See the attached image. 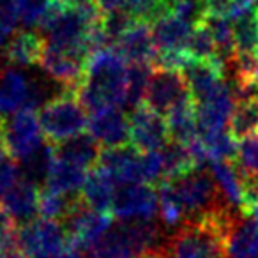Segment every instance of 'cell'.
I'll list each match as a JSON object with an SVG mask.
<instances>
[{
    "instance_id": "obj_36",
    "label": "cell",
    "mask_w": 258,
    "mask_h": 258,
    "mask_svg": "<svg viewBox=\"0 0 258 258\" xmlns=\"http://www.w3.org/2000/svg\"><path fill=\"white\" fill-rule=\"evenodd\" d=\"M97 11L99 15H110L115 11H129L131 0H96Z\"/></svg>"
},
{
    "instance_id": "obj_20",
    "label": "cell",
    "mask_w": 258,
    "mask_h": 258,
    "mask_svg": "<svg viewBox=\"0 0 258 258\" xmlns=\"http://www.w3.org/2000/svg\"><path fill=\"white\" fill-rule=\"evenodd\" d=\"M44 48V37L34 30H20L2 48V58L11 68H30L39 64Z\"/></svg>"
},
{
    "instance_id": "obj_16",
    "label": "cell",
    "mask_w": 258,
    "mask_h": 258,
    "mask_svg": "<svg viewBox=\"0 0 258 258\" xmlns=\"http://www.w3.org/2000/svg\"><path fill=\"white\" fill-rule=\"evenodd\" d=\"M180 73L186 78L195 104L211 99L226 87L225 73L218 62L187 60V64Z\"/></svg>"
},
{
    "instance_id": "obj_26",
    "label": "cell",
    "mask_w": 258,
    "mask_h": 258,
    "mask_svg": "<svg viewBox=\"0 0 258 258\" xmlns=\"http://www.w3.org/2000/svg\"><path fill=\"white\" fill-rule=\"evenodd\" d=\"M228 131L235 140H246L258 133V97L246 96L235 101Z\"/></svg>"
},
{
    "instance_id": "obj_18",
    "label": "cell",
    "mask_w": 258,
    "mask_h": 258,
    "mask_svg": "<svg viewBox=\"0 0 258 258\" xmlns=\"http://www.w3.org/2000/svg\"><path fill=\"white\" fill-rule=\"evenodd\" d=\"M87 129L90 137L103 149L131 145L129 144V117L118 108L92 113Z\"/></svg>"
},
{
    "instance_id": "obj_11",
    "label": "cell",
    "mask_w": 258,
    "mask_h": 258,
    "mask_svg": "<svg viewBox=\"0 0 258 258\" xmlns=\"http://www.w3.org/2000/svg\"><path fill=\"white\" fill-rule=\"evenodd\" d=\"M187 99H193V97H191L189 87H187V82L182 73L173 71V69L158 68L152 71L144 99L145 106L166 117L168 111H172L177 104L184 103Z\"/></svg>"
},
{
    "instance_id": "obj_10",
    "label": "cell",
    "mask_w": 258,
    "mask_h": 258,
    "mask_svg": "<svg viewBox=\"0 0 258 258\" xmlns=\"http://www.w3.org/2000/svg\"><path fill=\"white\" fill-rule=\"evenodd\" d=\"M110 214L118 221H154V216L159 214L158 191L151 184L118 186Z\"/></svg>"
},
{
    "instance_id": "obj_4",
    "label": "cell",
    "mask_w": 258,
    "mask_h": 258,
    "mask_svg": "<svg viewBox=\"0 0 258 258\" xmlns=\"http://www.w3.org/2000/svg\"><path fill=\"white\" fill-rule=\"evenodd\" d=\"M99 16L101 15L97 11L89 13L68 9L58 4L57 0H53V6L39 29L48 46L73 51V53H82L90 58L89 36L92 25Z\"/></svg>"
},
{
    "instance_id": "obj_32",
    "label": "cell",
    "mask_w": 258,
    "mask_h": 258,
    "mask_svg": "<svg viewBox=\"0 0 258 258\" xmlns=\"http://www.w3.org/2000/svg\"><path fill=\"white\" fill-rule=\"evenodd\" d=\"M233 163L242 177L258 179V135L240 142Z\"/></svg>"
},
{
    "instance_id": "obj_40",
    "label": "cell",
    "mask_w": 258,
    "mask_h": 258,
    "mask_svg": "<svg viewBox=\"0 0 258 258\" xmlns=\"http://www.w3.org/2000/svg\"><path fill=\"white\" fill-rule=\"evenodd\" d=\"M251 96H256L258 97V78H256V82H254L253 89H251Z\"/></svg>"
},
{
    "instance_id": "obj_29",
    "label": "cell",
    "mask_w": 258,
    "mask_h": 258,
    "mask_svg": "<svg viewBox=\"0 0 258 258\" xmlns=\"http://www.w3.org/2000/svg\"><path fill=\"white\" fill-rule=\"evenodd\" d=\"M186 55L189 60H211L218 62L221 66L218 57V50H216V43L212 39L209 29L204 25V22L193 29V34H191L186 46Z\"/></svg>"
},
{
    "instance_id": "obj_5",
    "label": "cell",
    "mask_w": 258,
    "mask_h": 258,
    "mask_svg": "<svg viewBox=\"0 0 258 258\" xmlns=\"http://www.w3.org/2000/svg\"><path fill=\"white\" fill-rule=\"evenodd\" d=\"M166 182H170L172 186L175 200L182 211L184 223L200 221L225 209H233L225 202L211 172H207L205 168H197L179 179L166 180Z\"/></svg>"
},
{
    "instance_id": "obj_31",
    "label": "cell",
    "mask_w": 258,
    "mask_h": 258,
    "mask_svg": "<svg viewBox=\"0 0 258 258\" xmlns=\"http://www.w3.org/2000/svg\"><path fill=\"white\" fill-rule=\"evenodd\" d=\"M75 197H64V195L53 193L43 187L41 191V200H39V216L44 219H51V221L62 223L71 211Z\"/></svg>"
},
{
    "instance_id": "obj_30",
    "label": "cell",
    "mask_w": 258,
    "mask_h": 258,
    "mask_svg": "<svg viewBox=\"0 0 258 258\" xmlns=\"http://www.w3.org/2000/svg\"><path fill=\"white\" fill-rule=\"evenodd\" d=\"M151 76V66H129L127 68V96H125V104L133 106V110L144 104Z\"/></svg>"
},
{
    "instance_id": "obj_6",
    "label": "cell",
    "mask_w": 258,
    "mask_h": 258,
    "mask_svg": "<svg viewBox=\"0 0 258 258\" xmlns=\"http://www.w3.org/2000/svg\"><path fill=\"white\" fill-rule=\"evenodd\" d=\"M37 117L44 140L51 145H58L83 135L89 127L87 110L82 106L75 90H66L43 104Z\"/></svg>"
},
{
    "instance_id": "obj_27",
    "label": "cell",
    "mask_w": 258,
    "mask_h": 258,
    "mask_svg": "<svg viewBox=\"0 0 258 258\" xmlns=\"http://www.w3.org/2000/svg\"><path fill=\"white\" fill-rule=\"evenodd\" d=\"M159 152H161L163 159V182L179 179V177L197 170L189 147L186 144H182V142L170 138V142Z\"/></svg>"
},
{
    "instance_id": "obj_45",
    "label": "cell",
    "mask_w": 258,
    "mask_h": 258,
    "mask_svg": "<svg viewBox=\"0 0 258 258\" xmlns=\"http://www.w3.org/2000/svg\"><path fill=\"white\" fill-rule=\"evenodd\" d=\"M256 57H258V50H256Z\"/></svg>"
},
{
    "instance_id": "obj_34",
    "label": "cell",
    "mask_w": 258,
    "mask_h": 258,
    "mask_svg": "<svg viewBox=\"0 0 258 258\" xmlns=\"http://www.w3.org/2000/svg\"><path fill=\"white\" fill-rule=\"evenodd\" d=\"M18 8L16 0H0V48H4L15 36L16 23H18Z\"/></svg>"
},
{
    "instance_id": "obj_9",
    "label": "cell",
    "mask_w": 258,
    "mask_h": 258,
    "mask_svg": "<svg viewBox=\"0 0 258 258\" xmlns=\"http://www.w3.org/2000/svg\"><path fill=\"white\" fill-rule=\"evenodd\" d=\"M46 144L36 110L23 108L6 118V151L16 163H22Z\"/></svg>"
},
{
    "instance_id": "obj_8",
    "label": "cell",
    "mask_w": 258,
    "mask_h": 258,
    "mask_svg": "<svg viewBox=\"0 0 258 258\" xmlns=\"http://www.w3.org/2000/svg\"><path fill=\"white\" fill-rule=\"evenodd\" d=\"M111 218L113 216L108 212L90 209L82 195H76L71 211L62 221V226L66 228L69 242L78 246L82 251H92L104 233L111 228Z\"/></svg>"
},
{
    "instance_id": "obj_39",
    "label": "cell",
    "mask_w": 258,
    "mask_h": 258,
    "mask_svg": "<svg viewBox=\"0 0 258 258\" xmlns=\"http://www.w3.org/2000/svg\"><path fill=\"white\" fill-rule=\"evenodd\" d=\"M58 258H83V251L68 240V246H66V249L62 251V254Z\"/></svg>"
},
{
    "instance_id": "obj_24",
    "label": "cell",
    "mask_w": 258,
    "mask_h": 258,
    "mask_svg": "<svg viewBox=\"0 0 258 258\" xmlns=\"http://www.w3.org/2000/svg\"><path fill=\"white\" fill-rule=\"evenodd\" d=\"M115 186L117 184L111 180V177L101 168H92L87 175V180L82 187V198L90 209L99 212H108L110 214L111 204L115 197Z\"/></svg>"
},
{
    "instance_id": "obj_25",
    "label": "cell",
    "mask_w": 258,
    "mask_h": 258,
    "mask_svg": "<svg viewBox=\"0 0 258 258\" xmlns=\"http://www.w3.org/2000/svg\"><path fill=\"white\" fill-rule=\"evenodd\" d=\"M212 179L218 186L219 193L230 207L242 212V179L233 161H212L211 163Z\"/></svg>"
},
{
    "instance_id": "obj_2",
    "label": "cell",
    "mask_w": 258,
    "mask_h": 258,
    "mask_svg": "<svg viewBox=\"0 0 258 258\" xmlns=\"http://www.w3.org/2000/svg\"><path fill=\"white\" fill-rule=\"evenodd\" d=\"M240 212L225 209L211 218L187 221L168 237L163 258H228L226 233Z\"/></svg>"
},
{
    "instance_id": "obj_13",
    "label": "cell",
    "mask_w": 258,
    "mask_h": 258,
    "mask_svg": "<svg viewBox=\"0 0 258 258\" xmlns=\"http://www.w3.org/2000/svg\"><path fill=\"white\" fill-rule=\"evenodd\" d=\"M89 57L82 53H73V51H64L51 48L44 43L43 53L39 58V68L46 73L48 78H51L55 83L66 90H78L82 85L83 76H85V68Z\"/></svg>"
},
{
    "instance_id": "obj_17",
    "label": "cell",
    "mask_w": 258,
    "mask_h": 258,
    "mask_svg": "<svg viewBox=\"0 0 258 258\" xmlns=\"http://www.w3.org/2000/svg\"><path fill=\"white\" fill-rule=\"evenodd\" d=\"M41 191L39 186L30 180L20 179L0 198V207L4 209L15 226H22L37 219L39 214Z\"/></svg>"
},
{
    "instance_id": "obj_15",
    "label": "cell",
    "mask_w": 258,
    "mask_h": 258,
    "mask_svg": "<svg viewBox=\"0 0 258 258\" xmlns=\"http://www.w3.org/2000/svg\"><path fill=\"white\" fill-rule=\"evenodd\" d=\"M113 50L129 66H154L158 50L152 36V25L138 20L120 39L115 43Z\"/></svg>"
},
{
    "instance_id": "obj_43",
    "label": "cell",
    "mask_w": 258,
    "mask_h": 258,
    "mask_svg": "<svg viewBox=\"0 0 258 258\" xmlns=\"http://www.w3.org/2000/svg\"><path fill=\"white\" fill-rule=\"evenodd\" d=\"M147 2H158V0H147Z\"/></svg>"
},
{
    "instance_id": "obj_21",
    "label": "cell",
    "mask_w": 258,
    "mask_h": 258,
    "mask_svg": "<svg viewBox=\"0 0 258 258\" xmlns=\"http://www.w3.org/2000/svg\"><path fill=\"white\" fill-rule=\"evenodd\" d=\"M226 256L258 258V223L251 216H240L226 233Z\"/></svg>"
},
{
    "instance_id": "obj_7",
    "label": "cell",
    "mask_w": 258,
    "mask_h": 258,
    "mask_svg": "<svg viewBox=\"0 0 258 258\" xmlns=\"http://www.w3.org/2000/svg\"><path fill=\"white\" fill-rule=\"evenodd\" d=\"M15 244L30 258H58L68 246V233L62 223L39 218L16 226Z\"/></svg>"
},
{
    "instance_id": "obj_41",
    "label": "cell",
    "mask_w": 258,
    "mask_h": 258,
    "mask_svg": "<svg viewBox=\"0 0 258 258\" xmlns=\"http://www.w3.org/2000/svg\"><path fill=\"white\" fill-rule=\"evenodd\" d=\"M9 156H8V152H4V151H0V163H4L6 159H8Z\"/></svg>"
},
{
    "instance_id": "obj_33",
    "label": "cell",
    "mask_w": 258,
    "mask_h": 258,
    "mask_svg": "<svg viewBox=\"0 0 258 258\" xmlns=\"http://www.w3.org/2000/svg\"><path fill=\"white\" fill-rule=\"evenodd\" d=\"M51 6L53 0H16L18 18L25 27H41Z\"/></svg>"
},
{
    "instance_id": "obj_1",
    "label": "cell",
    "mask_w": 258,
    "mask_h": 258,
    "mask_svg": "<svg viewBox=\"0 0 258 258\" xmlns=\"http://www.w3.org/2000/svg\"><path fill=\"white\" fill-rule=\"evenodd\" d=\"M76 96L90 113L122 106L127 96V68L124 58L113 48L90 55Z\"/></svg>"
},
{
    "instance_id": "obj_23",
    "label": "cell",
    "mask_w": 258,
    "mask_h": 258,
    "mask_svg": "<svg viewBox=\"0 0 258 258\" xmlns=\"http://www.w3.org/2000/svg\"><path fill=\"white\" fill-rule=\"evenodd\" d=\"M101 151H103V149H99L97 142L94 140L89 133L78 135V137L71 138V140L53 145L55 159L73 163V165L80 166V168H85V170L96 168Z\"/></svg>"
},
{
    "instance_id": "obj_14",
    "label": "cell",
    "mask_w": 258,
    "mask_h": 258,
    "mask_svg": "<svg viewBox=\"0 0 258 258\" xmlns=\"http://www.w3.org/2000/svg\"><path fill=\"white\" fill-rule=\"evenodd\" d=\"M96 166L106 172L117 187L125 184H144L142 152H138L133 145L103 149Z\"/></svg>"
},
{
    "instance_id": "obj_44",
    "label": "cell",
    "mask_w": 258,
    "mask_h": 258,
    "mask_svg": "<svg viewBox=\"0 0 258 258\" xmlns=\"http://www.w3.org/2000/svg\"><path fill=\"white\" fill-rule=\"evenodd\" d=\"M90 258H97V256H96V254H94V256H90Z\"/></svg>"
},
{
    "instance_id": "obj_12",
    "label": "cell",
    "mask_w": 258,
    "mask_h": 258,
    "mask_svg": "<svg viewBox=\"0 0 258 258\" xmlns=\"http://www.w3.org/2000/svg\"><path fill=\"white\" fill-rule=\"evenodd\" d=\"M168 142L170 131L163 115L152 111L145 104L129 113V144L138 152L147 154L161 151Z\"/></svg>"
},
{
    "instance_id": "obj_38",
    "label": "cell",
    "mask_w": 258,
    "mask_h": 258,
    "mask_svg": "<svg viewBox=\"0 0 258 258\" xmlns=\"http://www.w3.org/2000/svg\"><path fill=\"white\" fill-rule=\"evenodd\" d=\"M0 258H30V256H27V254L23 253L18 246H16L15 240H13V242L9 244V246L6 247L2 253H0Z\"/></svg>"
},
{
    "instance_id": "obj_42",
    "label": "cell",
    "mask_w": 258,
    "mask_h": 258,
    "mask_svg": "<svg viewBox=\"0 0 258 258\" xmlns=\"http://www.w3.org/2000/svg\"><path fill=\"white\" fill-rule=\"evenodd\" d=\"M253 9H254V13L258 15V0H256V4H254V8H253Z\"/></svg>"
},
{
    "instance_id": "obj_19",
    "label": "cell",
    "mask_w": 258,
    "mask_h": 258,
    "mask_svg": "<svg viewBox=\"0 0 258 258\" xmlns=\"http://www.w3.org/2000/svg\"><path fill=\"white\" fill-rule=\"evenodd\" d=\"M30 85L32 78L22 69L0 66V117L6 118L23 108H30Z\"/></svg>"
},
{
    "instance_id": "obj_28",
    "label": "cell",
    "mask_w": 258,
    "mask_h": 258,
    "mask_svg": "<svg viewBox=\"0 0 258 258\" xmlns=\"http://www.w3.org/2000/svg\"><path fill=\"white\" fill-rule=\"evenodd\" d=\"M235 53L256 55L258 50V15L254 9L233 20Z\"/></svg>"
},
{
    "instance_id": "obj_35",
    "label": "cell",
    "mask_w": 258,
    "mask_h": 258,
    "mask_svg": "<svg viewBox=\"0 0 258 258\" xmlns=\"http://www.w3.org/2000/svg\"><path fill=\"white\" fill-rule=\"evenodd\" d=\"M22 179V170L16 161L8 158L4 163H0V198L11 186H15Z\"/></svg>"
},
{
    "instance_id": "obj_37",
    "label": "cell",
    "mask_w": 258,
    "mask_h": 258,
    "mask_svg": "<svg viewBox=\"0 0 258 258\" xmlns=\"http://www.w3.org/2000/svg\"><path fill=\"white\" fill-rule=\"evenodd\" d=\"M57 2L68 9H78V11H89V13L97 11L96 0H57Z\"/></svg>"
},
{
    "instance_id": "obj_22",
    "label": "cell",
    "mask_w": 258,
    "mask_h": 258,
    "mask_svg": "<svg viewBox=\"0 0 258 258\" xmlns=\"http://www.w3.org/2000/svg\"><path fill=\"white\" fill-rule=\"evenodd\" d=\"M87 170L73 165V163L53 159L50 173L44 180L43 187L64 197H76L82 193V187L87 180Z\"/></svg>"
},
{
    "instance_id": "obj_3",
    "label": "cell",
    "mask_w": 258,
    "mask_h": 258,
    "mask_svg": "<svg viewBox=\"0 0 258 258\" xmlns=\"http://www.w3.org/2000/svg\"><path fill=\"white\" fill-rule=\"evenodd\" d=\"M170 233L154 221H120L104 233L92 253L97 258H163Z\"/></svg>"
}]
</instances>
